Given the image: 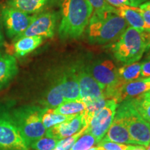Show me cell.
I'll return each mask as SVG.
<instances>
[{"mask_svg": "<svg viewBox=\"0 0 150 150\" xmlns=\"http://www.w3.org/2000/svg\"><path fill=\"white\" fill-rule=\"evenodd\" d=\"M1 16L6 34L10 38L24 32L36 17V15L31 16L7 5L1 8Z\"/></svg>", "mask_w": 150, "mask_h": 150, "instance_id": "cell-9", "label": "cell"}, {"mask_svg": "<svg viewBox=\"0 0 150 150\" xmlns=\"http://www.w3.org/2000/svg\"><path fill=\"white\" fill-rule=\"evenodd\" d=\"M43 38L40 36H27L14 42L15 56L22 57L31 53L42 44Z\"/></svg>", "mask_w": 150, "mask_h": 150, "instance_id": "cell-18", "label": "cell"}, {"mask_svg": "<svg viewBox=\"0 0 150 150\" xmlns=\"http://www.w3.org/2000/svg\"><path fill=\"white\" fill-rule=\"evenodd\" d=\"M102 140L120 144L134 145L129 134L123 114L120 110H116L113 121Z\"/></svg>", "mask_w": 150, "mask_h": 150, "instance_id": "cell-14", "label": "cell"}, {"mask_svg": "<svg viewBox=\"0 0 150 150\" xmlns=\"http://www.w3.org/2000/svg\"><path fill=\"white\" fill-rule=\"evenodd\" d=\"M140 9H142V10H148L150 11V1H145V3L142 4L141 5L139 6V7Z\"/></svg>", "mask_w": 150, "mask_h": 150, "instance_id": "cell-36", "label": "cell"}, {"mask_svg": "<svg viewBox=\"0 0 150 150\" xmlns=\"http://www.w3.org/2000/svg\"><path fill=\"white\" fill-rule=\"evenodd\" d=\"M18 72L16 56L0 51V91L7 86Z\"/></svg>", "mask_w": 150, "mask_h": 150, "instance_id": "cell-16", "label": "cell"}, {"mask_svg": "<svg viewBox=\"0 0 150 150\" xmlns=\"http://www.w3.org/2000/svg\"><path fill=\"white\" fill-rule=\"evenodd\" d=\"M142 63L136 62L131 64L125 65L118 68L120 79L123 82H129L140 79Z\"/></svg>", "mask_w": 150, "mask_h": 150, "instance_id": "cell-21", "label": "cell"}, {"mask_svg": "<svg viewBox=\"0 0 150 150\" xmlns=\"http://www.w3.org/2000/svg\"><path fill=\"white\" fill-rule=\"evenodd\" d=\"M65 101L81 100L79 87L74 68L69 69L56 81Z\"/></svg>", "mask_w": 150, "mask_h": 150, "instance_id": "cell-15", "label": "cell"}, {"mask_svg": "<svg viewBox=\"0 0 150 150\" xmlns=\"http://www.w3.org/2000/svg\"><path fill=\"white\" fill-rule=\"evenodd\" d=\"M54 110L56 113L61 115H76L86 110V105L82 100L65 101L57 108H54Z\"/></svg>", "mask_w": 150, "mask_h": 150, "instance_id": "cell-22", "label": "cell"}, {"mask_svg": "<svg viewBox=\"0 0 150 150\" xmlns=\"http://www.w3.org/2000/svg\"><path fill=\"white\" fill-rule=\"evenodd\" d=\"M86 68L104 88V96L106 99H112L118 86L124 83L120 79L117 67L110 60L94 62Z\"/></svg>", "mask_w": 150, "mask_h": 150, "instance_id": "cell-6", "label": "cell"}, {"mask_svg": "<svg viewBox=\"0 0 150 150\" xmlns=\"http://www.w3.org/2000/svg\"><path fill=\"white\" fill-rule=\"evenodd\" d=\"M128 27L123 18L114 11L93 12L86 33L91 45H105L117 40Z\"/></svg>", "mask_w": 150, "mask_h": 150, "instance_id": "cell-2", "label": "cell"}, {"mask_svg": "<svg viewBox=\"0 0 150 150\" xmlns=\"http://www.w3.org/2000/svg\"><path fill=\"white\" fill-rule=\"evenodd\" d=\"M150 91V82L143 79L129 82H124L118 86L112 99L115 100L117 104L136 98L139 95Z\"/></svg>", "mask_w": 150, "mask_h": 150, "instance_id": "cell-13", "label": "cell"}, {"mask_svg": "<svg viewBox=\"0 0 150 150\" xmlns=\"http://www.w3.org/2000/svg\"><path fill=\"white\" fill-rule=\"evenodd\" d=\"M74 115H61V114L56 113L54 112V108H44V110L42 114V122L45 129H48L54 125L69 120Z\"/></svg>", "mask_w": 150, "mask_h": 150, "instance_id": "cell-23", "label": "cell"}, {"mask_svg": "<svg viewBox=\"0 0 150 150\" xmlns=\"http://www.w3.org/2000/svg\"><path fill=\"white\" fill-rule=\"evenodd\" d=\"M116 13L126 20L131 27L147 32V27L143 18L138 11V7L122 6L116 8Z\"/></svg>", "mask_w": 150, "mask_h": 150, "instance_id": "cell-17", "label": "cell"}, {"mask_svg": "<svg viewBox=\"0 0 150 150\" xmlns=\"http://www.w3.org/2000/svg\"><path fill=\"white\" fill-rule=\"evenodd\" d=\"M49 0H8L6 5L28 14L39 12L45 6Z\"/></svg>", "mask_w": 150, "mask_h": 150, "instance_id": "cell-19", "label": "cell"}, {"mask_svg": "<svg viewBox=\"0 0 150 150\" xmlns=\"http://www.w3.org/2000/svg\"><path fill=\"white\" fill-rule=\"evenodd\" d=\"M144 94H145L146 96L148 97H149V98H150V91H149L148 92H147V93H144Z\"/></svg>", "mask_w": 150, "mask_h": 150, "instance_id": "cell-40", "label": "cell"}, {"mask_svg": "<svg viewBox=\"0 0 150 150\" xmlns=\"http://www.w3.org/2000/svg\"><path fill=\"white\" fill-rule=\"evenodd\" d=\"M145 150H150V142L147 144V146H145Z\"/></svg>", "mask_w": 150, "mask_h": 150, "instance_id": "cell-39", "label": "cell"}, {"mask_svg": "<svg viewBox=\"0 0 150 150\" xmlns=\"http://www.w3.org/2000/svg\"><path fill=\"white\" fill-rule=\"evenodd\" d=\"M0 148L29 150L12 117L7 112L0 113Z\"/></svg>", "mask_w": 150, "mask_h": 150, "instance_id": "cell-7", "label": "cell"}, {"mask_svg": "<svg viewBox=\"0 0 150 150\" xmlns=\"http://www.w3.org/2000/svg\"><path fill=\"white\" fill-rule=\"evenodd\" d=\"M118 104L113 99H108L105 106L93 115L88 125L86 132L96 138L97 143L104 138L111 125Z\"/></svg>", "mask_w": 150, "mask_h": 150, "instance_id": "cell-8", "label": "cell"}, {"mask_svg": "<svg viewBox=\"0 0 150 150\" xmlns=\"http://www.w3.org/2000/svg\"><path fill=\"white\" fill-rule=\"evenodd\" d=\"M138 11L143 18L147 27V33H150V11L142 10L138 7Z\"/></svg>", "mask_w": 150, "mask_h": 150, "instance_id": "cell-33", "label": "cell"}, {"mask_svg": "<svg viewBox=\"0 0 150 150\" xmlns=\"http://www.w3.org/2000/svg\"><path fill=\"white\" fill-rule=\"evenodd\" d=\"M64 102L65 99L62 95L59 86L55 83L47 92L46 95L41 100L40 103L45 106V108H56Z\"/></svg>", "mask_w": 150, "mask_h": 150, "instance_id": "cell-20", "label": "cell"}, {"mask_svg": "<svg viewBox=\"0 0 150 150\" xmlns=\"http://www.w3.org/2000/svg\"><path fill=\"white\" fill-rule=\"evenodd\" d=\"M126 150H145V147L139 145H128Z\"/></svg>", "mask_w": 150, "mask_h": 150, "instance_id": "cell-35", "label": "cell"}, {"mask_svg": "<svg viewBox=\"0 0 150 150\" xmlns=\"http://www.w3.org/2000/svg\"><path fill=\"white\" fill-rule=\"evenodd\" d=\"M88 150H97V147H91V149H89Z\"/></svg>", "mask_w": 150, "mask_h": 150, "instance_id": "cell-42", "label": "cell"}, {"mask_svg": "<svg viewBox=\"0 0 150 150\" xmlns=\"http://www.w3.org/2000/svg\"><path fill=\"white\" fill-rule=\"evenodd\" d=\"M145 79V81H147L148 82H150V77H148V78H146V79Z\"/></svg>", "mask_w": 150, "mask_h": 150, "instance_id": "cell-43", "label": "cell"}, {"mask_svg": "<svg viewBox=\"0 0 150 150\" xmlns=\"http://www.w3.org/2000/svg\"><path fill=\"white\" fill-rule=\"evenodd\" d=\"M77 78L81 99L83 102L104 97V88L88 72L86 67H73Z\"/></svg>", "mask_w": 150, "mask_h": 150, "instance_id": "cell-11", "label": "cell"}, {"mask_svg": "<svg viewBox=\"0 0 150 150\" xmlns=\"http://www.w3.org/2000/svg\"><path fill=\"white\" fill-rule=\"evenodd\" d=\"M93 8V12L102 11H114L116 12V8L108 4L106 0H88Z\"/></svg>", "mask_w": 150, "mask_h": 150, "instance_id": "cell-29", "label": "cell"}, {"mask_svg": "<svg viewBox=\"0 0 150 150\" xmlns=\"http://www.w3.org/2000/svg\"><path fill=\"white\" fill-rule=\"evenodd\" d=\"M150 45V33L128 27L111 45V52L117 61L125 65L138 61Z\"/></svg>", "mask_w": 150, "mask_h": 150, "instance_id": "cell-3", "label": "cell"}, {"mask_svg": "<svg viewBox=\"0 0 150 150\" xmlns=\"http://www.w3.org/2000/svg\"><path fill=\"white\" fill-rule=\"evenodd\" d=\"M146 52H147V59H150V45H149V47H148L147 50V51H146Z\"/></svg>", "mask_w": 150, "mask_h": 150, "instance_id": "cell-38", "label": "cell"}, {"mask_svg": "<svg viewBox=\"0 0 150 150\" xmlns=\"http://www.w3.org/2000/svg\"><path fill=\"white\" fill-rule=\"evenodd\" d=\"M98 146L103 147L105 150H126L128 147V145L124 144L102 140L98 142Z\"/></svg>", "mask_w": 150, "mask_h": 150, "instance_id": "cell-30", "label": "cell"}, {"mask_svg": "<svg viewBox=\"0 0 150 150\" xmlns=\"http://www.w3.org/2000/svg\"><path fill=\"white\" fill-rule=\"evenodd\" d=\"M86 129L87 128H84L81 131H80L79 132L76 133V134L72 135V136L59 140L54 150H70L73 145L79 139V138L81 135L83 134Z\"/></svg>", "mask_w": 150, "mask_h": 150, "instance_id": "cell-28", "label": "cell"}, {"mask_svg": "<svg viewBox=\"0 0 150 150\" xmlns=\"http://www.w3.org/2000/svg\"><path fill=\"white\" fill-rule=\"evenodd\" d=\"M96 143H97L96 138L90 133L85 131L73 145L70 150H88Z\"/></svg>", "mask_w": 150, "mask_h": 150, "instance_id": "cell-26", "label": "cell"}, {"mask_svg": "<svg viewBox=\"0 0 150 150\" xmlns=\"http://www.w3.org/2000/svg\"><path fill=\"white\" fill-rule=\"evenodd\" d=\"M88 125V122L84 110L81 113L75 115L69 120L48 129L45 136L61 140L79 132L84 128H87Z\"/></svg>", "mask_w": 150, "mask_h": 150, "instance_id": "cell-12", "label": "cell"}, {"mask_svg": "<svg viewBox=\"0 0 150 150\" xmlns=\"http://www.w3.org/2000/svg\"><path fill=\"white\" fill-rule=\"evenodd\" d=\"M131 104L146 121L150 123V98L145 94L130 99Z\"/></svg>", "mask_w": 150, "mask_h": 150, "instance_id": "cell-24", "label": "cell"}, {"mask_svg": "<svg viewBox=\"0 0 150 150\" xmlns=\"http://www.w3.org/2000/svg\"><path fill=\"white\" fill-rule=\"evenodd\" d=\"M117 109L123 114L129 134L134 145L147 146L150 142V123L137 112L130 99L120 103Z\"/></svg>", "mask_w": 150, "mask_h": 150, "instance_id": "cell-5", "label": "cell"}, {"mask_svg": "<svg viewBox=\"0 0 150 150\" xmlns=\"http://www.w3.org/2000/svg\"><path fill=\"white\" fill-rule=\"evenodd\" d=\"M59 141L55 138L44 136L31 143L30 147L34 150H52L55 148Z\"/></svg>", "mask_w": 150, "mask_h": 150, "instance_id": "cell-27", "label": "cell"}, {"mask_svg": "<svg viewBox=\"0 0 150 150\" xmlns=\"http://www.w3.org/2000/svg\"><path fill=\"white\" fill-rule=\"evenodd\" d=\"M148 0H129L131 4V7H139L140 5H141L142 4L145 3Z\"/></svg>", "mask_w": 150, "mask_h": 150, "instance_id": "cell-34", "label": "cell"}, {"mask_svg": "<svg viewBox=\"0 0 150 150\" xmlns=\"http://www.w3.org/2000/svg\"><path fill=\"white\" fill-rule=\"evenodd\" d=\"M148 77H150V59H148L147 61L142 63L140 79Z\"/></svg>", "mask_w": 150, "mask_h": 150, "instance_id": "cell-31", "label": "cell"}, {"mask_svg": "<svg viewBox=\"0 0 150 150\" xmlns=\"http://www.w3.org/2000/svg\"><path fill=\"white\" fill-rule=\"evenodd\" d=\"M108 4L114 8H120L122 6H131L129 0H106Z\"/></svg>", "mask_w": 150, "mask_h": 150, "instance_id": "cell-32", "label": "cell"}, {"mask_svg": "<svg viewBox=\"0 0 150 150\" xmlns=\"http://www.w3.org/2000/svg\"><path fill=\"white\" fill-rule=\"evenodd\" d=\"M44 108L27 106L15 110L11 115L28 147L45 135L46 129L42 122Z\"/></svg>", "mask_w": 150, "mask_h": 150, "instance_id": "cell-4", "label": "cell"}, {"mask_svg": "<svg viewBox=\"0 0 150 150\" xmlns=\"http://www.w3.org/2000/svg\"><path fill=\"white\" fill-rule=\"evenodd\" d=\"M57 14L55 12H46L36 16L27 29L17 35L13 41L27 36H40L51 38L54 35L57 22Z\"/></svg>", "mask_w": 150, "mask_h": 150, "instance_id": "cell-10", "label": "cell"}, {"mask_svg": "<svg viewBox=\"0 0 150 150\" xmlns=\"http://www.w3.org/2000/svg\"><path fill=\"white\" fill-rule=\"evenodd\" d=\"M108 100V99H105L104 97H102V98L83 102L86 105L85 114L86 118H87L88 122L89 123L90 120L93 117V115L104 107Z\"/></svg>", "mask_w": 150, "mask_h": 150, "instance_id": "cell-25", "label": "cell"}, {"mask_svg": "<svg viewBox=\"0 0 150 150\" xmlns=\"http://www.w3.org/2000/svg\"><path fill=\"white\" fill-rule=\"evenodd\" d=\"M97 150H105V149L103 147H99V146H98V147H97Z\"/></svg>", "mask_w": 150, "mask_h": 150, "instance_id": "cell-41", "label": "cell"}, {"mask_svg": "<svg viewBox=\"0 0 150 150\" xmlns=\"http://www.w3.org/2000/svg\"><path fill=\"white\" fill-rule=\"evenodd\" d=\"M4 35L2 33V29H1V18H0V47L4 45Z\"/></svg>", "mask_w": 150, "mask_h": 150, "instance_id": "cell-37", "label": "cell"}, {"mask_svg": "<svg viewBox=\"0 0 150 150\" xmlns=\"http://www.w3.org/2000/svg\"><path fill=\"white\" fill-rule=\"evenodd\" d=\"M61 20L59 35L62 40H74L83 34L93 8L88 0H59Z\"/></svg>", "mask_w": 150, "mask_h": 150, "instance_id": "cell-1", "label": "cell"}, {"mask_svg": "<svg viewBox=\"0 0 150 150\" xmlns=\"http://www.w3.org/2000/svg\"><path fill=\"white\" fill-rule=\"evenodd\" d=\"M52 150H54V149H52Z\"/></svg>", "mask_w": 150, "mask_h": 150, "instance_id": "cell-44", "label": "cell"}]
</instances>
